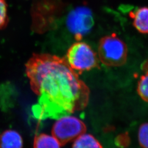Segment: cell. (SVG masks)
I'll return each mask as SVG.
<instances>
[{"instance_id":"5","label":"cell","mask_w":148,"mask_h":148,"mask_svg":"<svg viewBox=\"0 0 148 148\" xmlns=\"http://www.w3.org/2000/svg\"><path fill=\"white\" fill-rule=\"evenodd\" d=\"M94 24L93 13L89 8L85 6L76 7L67 16L66 25L77 41H80L88 33Z\"/></svg>"},{"instance_id":"10","label":"cell","mask_w":148,"mask_h":148,"mask_svg":"<svg viewBox=\"0 0 148 148\" xmlns=\"http://www.w3.org/2000/svg\"><path fill=\"white\" fill-rule=\"evenodd\" d=\"M137 92L143 101L148 103V71L140 77L138 84Z\"/></svg>"},{"instance_id":"4","label":"cell","mask_w":148,"mask_h":148,"mask_svg":"<svg viewBox=\"0 0 148 148\" xmlns=\"http://www.w3.org/2000/svg\"><path fill=\"white\" fill-rule=\"evenodd\" d=\"M86 131L87 127L84 122L69 115L57 119L52 127V134L61 146H64L74 141Z\"/></svg>"},{"instance_id":"2","label":"cell","mask_w":148,"mask_h":148,"mask_svg":"<svg viewBox=\"0 0 148 148\" xmlns=\"http://www.w3.org/2000/svg\"><path fill=\"white\" fill-rule=\"evenodd\" d=\"M128 49L116 34L103 37L98 45L99 59L108 67H118L126 63Z\"/></svg>"},{"instance_id":"11","label":"cell","mask_w":148,"mask_h":148,"mask_svg":"<svg viewBox=\"0 0 148 148\" xmlns=\"http://www.w3.org/2000/svg\"><path fill=\"white\" fill-rule=\"evenodd\" d=\"M138 141L142 148H148V122L140 126L138 131Z\"/></svg>"},{"instance_id":"12","label":"cell","mask_w":148,"mask_h":148,"mask_svg":"<svg viewBox=\"0 0 148 148\" xmlns=\"http://www.w3.org/2000/svg\"><path fill=\"white\" fill-rule=\"evenodd\" d=\"M8 22V9L6 1L0 0V29L5 27Z\"/></svg>"},{"instance_id":"1","label":"cell","mask_w":148,"mask_h":148,"mask_svg":"<svg viewBox=\"0 0 148 148\" xmlns=\"http://www.w3.org/2000/svg\"><path fill=\"white\" fill-rule=\"evenodd\" d=\"M31 88L37 95L33 106L39 120L58 119L87 106L90 90L66 59L49 54H34L26 64Z\"/></svg>"},{"instance_id":"9","label":"cell","mask_w":148,"mask_h":148,"mask_svg":"<svg viewBox=\"0 0 148 148\" xmlns=\"http://www.w3.org/2000/svg\"><path fill=\"white\" fill-rule=\"evenodd\" d=\"M60 144L53 136L41 133L34 139V148H60Z\"/></svg>"},{"instance_id":"3","label":"cell","mask_w":148,"mask_h":148,"mask_svg":"<svg viewBox=\"0 0 148 148\" xmlns=\"http://www.w3.org/2000/svg\"><path fill=\"white\" fill-rule=\"evenodd\" d=\"M65 59L77 74L99 68V59L97 54L84 42L78 41L73 44L68 50Z\"/></svg>"},{"instance_id":"6","label":"cell","mask_w":148,"mask_h":148,"mask_svg":"<svg viewBox=\"0 0 148 148\" xmlns=\"http://www.w3.org/2000/svg\"><path fill=\"white\" fill-rule=\"evenodd\" d=\"M130 16L133 19V24L138 32L148 34V7L138 8L130 13Z\"/></svg>"},{"instance_id":"8","label":"cell","mask_w":148,"mask_h":148,"mask_svg":"<svg viewBox=\"0 0 148 148\" xmlns=\"http://www.w3.org/2000/svg\"><path fill=\"white\" fill-rule=\"evenodd\" d=\"M72 148H103L101 143L90 134H83L74 140Z\"/></svg>"},{"instance_id":"7","label":"cell","mask_w":148,"mask_h":148,"mask_svg":"<svg viewBox=\"0 0 148 148\" xmlns=\"http://www.w3.org/2000/svg\"><path fill=\"white\" fill-rule=\"evenodd\" d=\"M20 134L14 130H6L0 135V148H23Z\"/></svg>"}]
</instances>
